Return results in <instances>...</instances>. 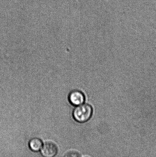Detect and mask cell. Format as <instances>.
<instances>
[{"instance_id": "1", "label": "cell", "mask_w": 156, "mask_h": 157, "mask_svg": "<svg viewBox=\"0 0 156 157\" xmlns=\"http://www.w3.org/2000/svg\"><path fill=\"white\" fill-rule=\"evenodd\" d=\"M93 113V108L89 105L84 104L77 106L73 111V118L77 122L85 123L91 118Z\"/></svg>"}, {"instance_id": "2", "label": "cell", "mask_w": 156, "mask_h": 157, "mask_svg": "<svg viewBox=\"0 0 156 157\" xmlns=\"http://www.w3.org/2000/svg\"><path fill=\"white\" fill-rule=\"evenodd\" d=\"M85 95L80 91L73 90L69 95V101L73 105L77 106L81 105L85 102Z\"/></svg>"}, {"instance_id": "3", "label": "cell", "mask_w": 156, "mask_h": 157, "mask_svg": "<svg viewBox=\"0 0 156 157\" xmlns=\"http://www.w3.org/2000/svg\"><path fill=\"white\" fill-rule=\"evenodd\" d=\"M58 152L57 147L53 142L45 143L41 149V153L43 156L45 157L55 156Z\"/></svg>"}, {"instance_id": "4", "label": "cell", "mask_w": 156, "mask_h": 157, "mask_svg": "<svg viewBox=\"0 0 156 157\" xmlns=\"http://www.w3.org/2000/svg\"><path fill=\"white\" fill-rule=\"evenodd\" d=\"M42 141L39 138H33L29 141V147L32 151H39L42 149Z\"/></svg>"}]
</instances>
